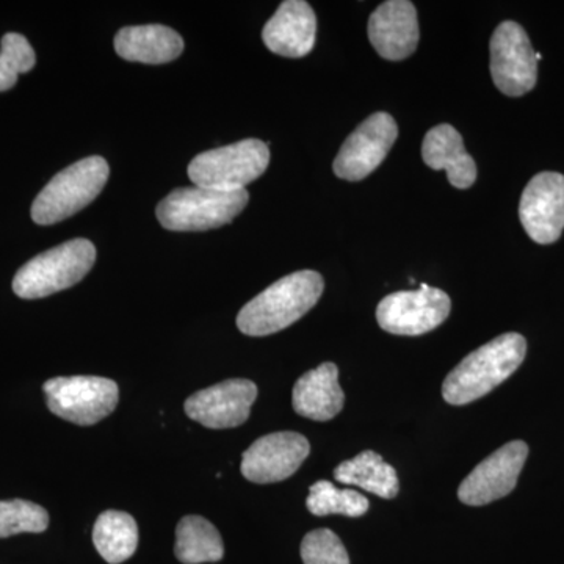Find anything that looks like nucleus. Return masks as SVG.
<instances>
[{
    "label": "nucleus",
    "mask_w": 564,
    "mask_h": 564,
    "mask_svg": "<svg viewBox=\"0 0 564 564\" xmlns=\"http://www.w3.org/2000/svg\"><path fill=\"white\" fill-rule=\"evenodd\" d=\"M325 282L321 273L303 270L273 282L245 304L237 326L247 336L262 337L280 333L310 313L321 300Z\"/></svg>",
    "instance_id": "nucleus-1"
},
{
    "label": "nucleus",
    "mask_w": 564,
    "mask_h": 564,
    "mask_svg": "<svg viewBox=\"0 0 564 564\" xmlns=\"http://www.w3.org/2000/svg\"><path fill=\"white\" fill-rule=\"evenodd\" d=\"M525 352V337L518 333L502 334L470 352L445 378V402L463 406L481 399L519 369Z\"/></svg>",
    "instance_id": "nucleus-2"
},
{
    "label": "nucleus",
    "mask_w": 564,
    "mask_h": 564,
    "mask_svg": "<svg viewBox=\"0 0 564 564\" xmlns=\"http://www.w3.org/2000/svg\"><path fill=\"white\" fill-rule=\"evenodd\" d=\"M250 193L207 187L177 188L159 203L158 220L169 231H207L229 225L247 207Z\"/></svg>",
    "instance_id": "nucleus-3"
},
{
    "label": "nucleus",
    "mask_w": 564,
    "mask_h": 564,
    "mask_svg": "<svg viewBox=\"0 0 564 564\" xmlns=\"http://www.w3.org/2000/svg\"><path fill=\"white\" fill-rule=\"evenodd\" d=\"M95 262L96 248L90 240H69L22 265L14 276L13 291L24 300L54 295L84 280Z\"/></svg>",
    "instance_id": "nucleus-4"
},
{
    "label": "nucleus",
    "mask_w": 564,
    "mask_h": 564,
    "mask_svg": "<svg viewBox=\"0 0 564 564\" xmlns=\"http://www.w3.org/2000/svg\"><path fill=\"white\" fill-rule=\"evenodd\" d=\"M109 174V163L99 155L82 159L62 170L33 202V221L50 226L73 217L98 198Z\"/></svg>",
    "instance_id": "nucleus-5"
},
{
    "label": "nucleus",
    "mask_w": 564,
    "mask_h": 564,
    "mask_svg": "<svg viewBox=\"0 0 564 564\" xmlns=\"http://www.w3.org/2000/svg\"><path fill=\"white\" fill-rule=\"evenodd\" d=\"M269 163V143L248 139L196 155L188 177L198 187L242 191L265 173Z\"/></svg>",
    "instance_id": "nucleus-6"
},
{
    "label": "nucleus",
    "mask_w": 564,
    "mask_h": 564,
    "mask_svg": "<svg viewBox=\"0 0 564 564\" xmlns=\"http://www.w3.org/2000/svg\"><path fill=\"white\" fill-rule=\"evenodd\" d=\"M51 413L90 426L113 413L120 400L115 381L101 377H58L43 386Z\"/></svg>",
    "instance_id": "nucleus-7"
},
{
    "label": "nucleus",
    "mask_w": 564,
    "mask_h": 564,
    "mask_svg": "<svg viewBox=\"0 0 564 564\" xmlns=\"http://www.w3.org/2000/svg\"><path fill=\"white\" fill-rule=\"evenodd\" d=\"M451 310L447 293L422 284L417 291L395 292L381 300L377 321L395 336H422L443 325Z\"/></svg>",
    "instance_id": "nucleus-8"
},
{
    "label": "nucleus",
    "mask_w": 564,
    "mask_h": 564,
    "mask_svg": "<svg viewBox=\"0 0 564 564\" xmlns=\"http://www.w3.org/2000/svg\"><path fill=\"white\" fill-rule=\"evenodd\" d=\"M491 76L496 87L511 98L527 95L536 85V52L518 22L505 21L494 32Z\"/></svg>",
    "instance_id": "nucleus-9"
},
{
    "label": "nucleus",
    "mask_w": 564,
    "mask_h": 564,
    "mask_svg": "<svg viewBox=\"0 0 564 564\" xmlns=\"http://www.w3.org/2000/svg\"><path fill=\"white\" fill-rule=\"evenodd\" d=\"M399 137V128L384 111L370 115L345 140L336 161L334 174L344 181H361L384 161Z\"/></svg>",
    "instance_id": "nucleus-10"
},
{
    "label": "nucleus",
    "mask_w": 564,
    "mask_h": 564,
    "mask_svg": "<svg viewBox=\"0 0 564 564\" xmlns=\"http://www.w3.org/2000/svg\"><path fill=\"white\" fill-rule=\"evenodd\" d=\"M527 456L529 445L522 441L505 444L464 478L459 500L469 507H481L508 496L518 485Z\"/></svg>",
    "instance_id": "nucleus-11"
},
{
    "label": "nucleus",
    "mask_w": 564,
    "mask_h": 564,
    "mask_svg": "<svg viewBox=\"0 0 564 564\" xmlns=\"http://www.w3.org/2000/svg\"><path fill=\"white\" fill-rule=\"evenodd\" d=\"M310 441L303 434H267L250 445L242 456L243 477L252 484L269 485L292 477L310 456Z\"/></svg>",
    "instance_id": "nucleus-12"
},
{
    "label": "nucleus",
    "mask_w": 564,
    "mask_h": 564,
    "mask_svg": "<svg viewBox=\"0 0 564 564\" xmlns=\"http://www.w3.org/2000/svg\"><path fill=\"white\" fill-rule=\"evenodd\" d=\"M519 218L533 242L554 243L564 229V176L560 173L536 174L527 184L519 204Z\"/></svg>",
    "instance_id": "nucleus-13"
},
{
    "label": "nucleus",
    "mask_w": 564,
    "mask_h": 564,
    "mask_svg": "<svg viewBox=\"0 0 564 564\" xmlns=\"http://www.w3.org/2000/svg\"><path fill=\"white\" fill-rule=\"evenodd\" d=\"M258 386L250 380H228L193 393L185 402V413L212 430L236 429L251 414Z\"/></svg>",
    "instance_id": "nucleus-14"
},
{
    "label": "nucleus",
    "mask_w": 564,
    "mask_h": 564,
    "mask_svg": "<svg viewBox=\"0 0 564 564\" xmlns=\"http://www.w3.org/2000/svg\"><path fill=\"white\" fill-rule=\"evenodd\" d=\"M369 40L386 61L400 62L417 50L419 21L414 3L389 0L370 14Z\"/></svg>",
    "instance_id": "nucleus-15"
},
{
    "label": "nucleus",
    "mask_w": 564,
    "mask_h": 564,
    "mask_svg": "<svg viewBox=\"0 0 564 564\" xmlns=\"http://www.w3.org/2000/svg\"><path fill=\"white\" fill-rule=\"evenodd\" d=\"M315 32L313 7L304 0H285L263 28L262 40L273 54L302 58L314 50Z\"/></svg>",
    "instance_id": "nucleus-16"
},
{
    "label": "nucleus",
    "mask_w": 564,
    "mask_h": 564,
    "mask_svg": "<svg viewBox=\"0 0 564 564\" xmlns=\"http://www.w3.org/2000/svg\"><path fill=\"white\" fill-rule=\"evenodd\" d=\"M344 403L339 369L334 362H323L317 369L304 373L293 386V410L311 421H332L343 411Z\"/></svg>",
    "instance_id": "nucleus-17"
},
{
    "label": "nucleus",
    "mask_w": 564,
    "mask_h": 564,
    "mask_svg": "<svg viewBox=\"0 0 564 564\" xmlns=\"http://www.w3.org/2000/svg\"><path fill=\"white\" fill-rule=\"evenodd\" d=\"M422 159L432 170H444L448 182L456 188L473 187L477 181V165L464 150L463 137L454 126L440 124L426 132L422 144Z\"/></svg>",
    "instance_id": "nucleus-18"
},
{
    "label": "nucleus",
    "mask_w": 564,
    "mask_h": 564,
    "mask_svg": "<svg viewBox=\"0 0 564 564\" xmlns=\"http://www.w3.org/2000/svg\"><path fill=\"white\" fill-rule=\"evenodd\" d=\"M115 51L128 62L162 65L180 57L184 51V40L166 25H135L117 33Z\"/></svg>",
    "instance_id": "nucleus-19"
},
{
    "label": "nucleus",
    "mask_w": 564,
    "mask_h": 564,
    "mask_svg": "<svg viewBox=\"0 0 564 564\" xmlns=\"http://www.w3.org/2000/svg\"><path fill=\"white\" fill-rule=\"evenodd\" d=\"M334 478L339 484L358 486L381 499H393L399 494L397 470L377 452L366 451L336 467Z\"/></svg>",
    "instance_id": "nucleus-20"
},
{
    "label": "nucleus",
    "mask_w": 564,
    "mask_h": 564,
    "mask_svg": "<svg viewBox=\"0 0 564 564\" xmlns=\"http://www.w3.org/2000/svg\"><path fill=\"white\" fill-rule=\"evenodd\" d=\"M174 554L184 564L220 562L225 556L221 534L202 516H185L176 529Z\"/></svg>",
    "instance_id": "nucleus-21"
},
{
    "label": "nucleus",
    "mask_w": 564,
    "mask_h": 564,
    "mask_svg": "<svg viewBox=\"0 0 564 564\" xmlns=\"http://www.w3.org/2000/svg\"><path fill=\"white\" fill-rule=\"evenodd\" d=\"M93 543L107 563H124L135 554L139 545L135 519L122 511H104L93 529Z\"/></svg>",
    "instance_id": "nucleus-22"
},
{
    "label": "nucleus",
    "mask_w": 564,
    "mask_h": 564,
    "mask_svg": "<svg viewBox=\"0 0 564 564\" xmlns=\"http://www.w3.org/2000/svg\"><path fill=\"white\" fill-rule=\"evenodd\" d=\"M306 507L314 516L361 518L369 511V500L355 489H339L329 481L321 480L311 486Z\"/></svg>",
    "instance_id": "nucleus-23"
},
{
    "label": "nucleus",
    "mask_w": 564,
    "mask_h": 564,
    "mask_svg": "<svg viewBox=\"0 0 564 564\" xmlns=\"http://www.w3.org/2000/svg\"><path fill=\"white\" fill-rule=\"evenodd\" d=\"M50 527V514L28 500H0V538L20 533H41Z\"/></svg>",
    "instance_id": "nucleus-24"
},
{
    "label": "nucleus",
    "mask_w": 564,
    "mask_h": 564,
    "mask_svg": "<svg viewBox=\"0 0 564 564\" xmlns=\"http://www.w3.org/2000/svg\"><path fill=\"white\" fill-rule=\"evenodd\" d=\"M36 63L35 51L20 33H7L0 50V93L11 90L20 74L29 73Z\"/></svg>",
    "instance_id": "nucleus-25"
},
{
    "label": "nucleus",
    "mask_w": 564,
    "mask_h": 564,
    "mask_svg": "<svg viewBox=\"0 0 564 564\" xmlns=\"http://www.w3.org/2000/svg\"><path fill=\"white\" fill-rule=\"evenodd\" d=\"M300 552L304 564H350V556L343 541L328 529L307 533Z\"/></svg>",
    "instance_id": "nucleus-26"
}]
</instances>
